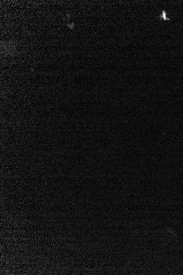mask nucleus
Wrapping results in <instances>:
<instances>
[{
  "mask_svg": "<svg viewBox=\"0 0 183 275\" xmlns=\"http://www.w3.org/2000/svg\"><path fill=\"white\" fill-rule=\"evenodd\" d=\"M160 19H163L164 20L170 21V19L168 18L166 16V12L165 11H163L162 15L159 17Z\"/></svg>",
  "mask_w": 183,
  "mask_h": 275,
  "instance_id": "obj_1",
  "label": "nucleus"
}]
</instances>
